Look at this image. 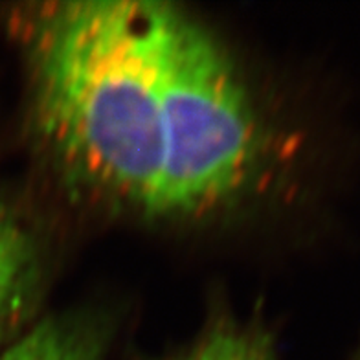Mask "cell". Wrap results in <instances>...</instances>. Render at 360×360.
Segmentation results:
<instances>
[{
	"label": "cell",
	"mask_w": 360,
	"mask_h": 360,
	"mask_svg": "<svg viewBox=\"0 0 360 360\" xmlns=\"http://www.w3.org/2000/svg\"><path fill=\"white\" fill-rule=\"evenodd\" d=\"M32 133L72 191L146 221L241 206L272 131L221 41L169 2H44L11 15Z\"/></svg>",
	"instance_id": "obj_1"
},
{
	"label": "cell",
	"mask_w": 360,
	"mask_h": 360,
	"mask_svg": "<svg viewBox=\"0 0 360 360\" xmlns=\"http://www.w3.org/2000/svg\"><path fill=\"white\" fill-rule=\"evenodd\" d=\"M39 245L30 226L0 197V337L26 313L39 283Z\"/></svg>",
	"instance_id": "obj_2"
},
{
	"label": "cell",
	"mask_w": 360,
	"mask_h": 360,
	"mask_svg": "<svg viewBox=\"0 0 360 360\" xmlns=\"http://www.w3.org/2000/svg\"><path fill=\"white\" fill-rule=\"evenodd\" d=\"M109 329L96 314L50 316L11 342L0 360H105Z\"/></svg>",
	"instance_id": "obj_3"
},
{
	"label": "cell",
	"mask_w": 360,
	"mask_h": 360,
	"mask_svg": "<svg viewBox=\"0 0 360 360\" xmlns=\"http://www.w3.org/2000/svg\"><path fill=\"white\" fill-rule=\"evenodd\" d=\"M160 360H278V353L263 326L217 313L193 340Z\"/></svg>",
	"instance_id": "obj_4"
},
{
	"label": "cell",
	"mask_w": 360,
	"mask_h": 360,
	"mask_svg": "<svg viewBox=\"0 0 360 360\" xmlns=\"http://www.w3.org/2000/svg\"><path fill=\"white\" fill-rule=\"evenodd\" d=\"M349 360H360V335H359V340H356L355 347H353V351H351Z\"/></svg>",
	"instance_id": "obj_5"
}]
</instances>
